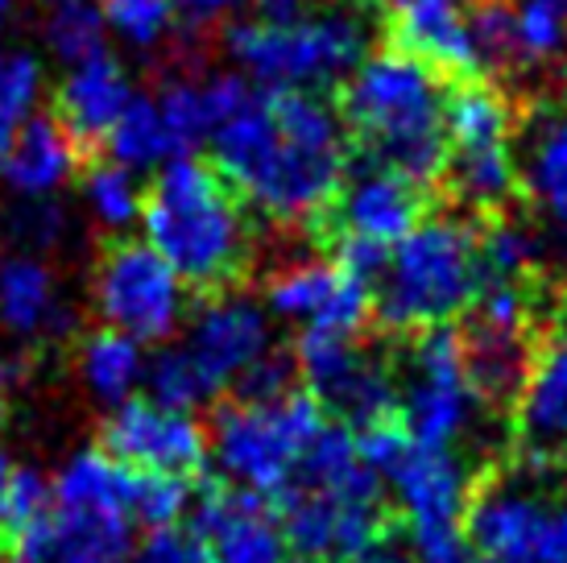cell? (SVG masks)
<instances>
[{
    "label": "cell",
    "mask_w": 567,
    "mask_h": 563,
    "mask_svg": "<svg viewBox=\"0 0 567 563\" xmlns=\"http://www.w3.org/2000/svg\"><path fill=\"white\" fill-rule=\"evenodd\" d=\"M212 162L257 216L311 228L344 183L352 145L331 100L316 92H252L212 129Z\"/></svg>",
    "instance_id": "6da1fadb"
},
{
    "label": "cell",
    "mask_w": 567,
    "mask_h": 563,
    "mask_svg": "<svg viewBox=\"0 0 567 563\" xmlns=\"http://www.w3.org/2000/svg\"><path fill=\"white\" fill-rule=\"evenodd\" d=\"M150 249L195 298L240 290L257 262V216L212 157H174L142 191Z\"/></svg>",
    "instance_id": "7a4b0ae2"
},
{
    "label": "cell",
    "mask_w": 567,
    "mask_h": 563,
    "mask_svg": "<svg viewBox=\"0 0 567 563\" xmlns=\"http://www.w3.org/2000/svg\"><path fill=\"white\" fill-rule=\"evenodd\" d=\"M443 104H447V83L394 47L364 59L336 88V112L344 121L352 154L435 195L447 171Z\"/></svg>",
    "instance_id": "3957f363"
},
{
    "label": "cell",
    "mask_w": 567,
    "mask_h": 563,
    "mask_svg": "<svg viewBox=\"0 0 567 563\" xmlns=\"http://www.w3.org/2000/svg\"><path fill=\"white\" fill-rule=\"evenodd\" d=\"M481 295V219L426 216L398 240L385 278L373 286V319L390 336L447 328L473 311Z\"/></svg>",
    "instance_id": "277c9868"
},
{
    "label": "cell",
    "mask_w": 567,
    "mask_h": 563,
    "mask_svg": "<svg viewBox=\"0 0 567 563\" xmlns=\"http://www.w3.org/2000/svg\"><path fill=\"white\" fill-rule=\"evenodd\" d=\"M50 489V514L0 551V563H125L133 555V472L95 448L75 455Z\"/></svg>",
    "instance_id": "5b68a950"
},
{
    "label": "cell",
    "mask_w": 567,
    "mask_h": 563,
    "mask_svg": "<svg viewBox=\"0 0 567 563\" xmlns=\"http://www.w3.org/2000/svg\"><path fill=\"white\" fill-rule=\"evenodd\" d=\"M447 125V171L440 195L473 219H497L518 191L514 157V109L502 88L488 79L447 83L443 104Z\"/></svg>",
    "instance_id": "8992f818"
},
{
    "label": "cell",
    "mask_w": 567,
    "mask_h": 563,
    "mask_svg": "<svg viewBox=\"0 0 567 563\" xmlns=\"http://www.w3.org/2000/svg\"><path fill=\"white\" fill-rule=\"evenodd\" d=\"M369 33L364 17L352 9H323L319 17L295 25L240 21L224 30V50L245 71V79L266 92H311L328 83H344L364 59Z\"/></svg>",
    "instance_id": "52a82bcc"
},
{
    "label": "cell",
    "mask_w": 567,
    "mask_h": 563,
    "mask_svg": "<svg viewBox=\"0 0 567 563\" xmlns=\"http://www.w3.org/2000/svg\"><path fill=\"white\" fill-rule=\"evenodd\" d=\"M319 431L323 407L307 386H299L278 402H216L207 422V443L240 489L274 501L290 485L307 443Z\"/></svg>",
    "instance_id": "ba28073f"
},
{
    "label": "cell",
    "mask_w": 567,
    "mask_h": 563,
    "mask_svg": "<svg viewBox=\"0 0 567 563\" xmlns=\"http://www.w3.org/2000/svg\"><path fill=\"white\" fill-rule=\"evenodd\" d=\"M92 307L112 331H125L137 345H162L183 324L187 298L158 253L145 240L116 233L95 253Z\"/></svg>",
    "instance_id": "9c48e42d"
},
{
    "label": "cell",
    "mask_w": 567,
    "mask_h": 563,
    "mask_svg": "<svg viewBox=\"0 0 567 563\" xmlns=\"http://www.w3.org/2000/svg\"><path fill=\"white\" fill-rule=\"evenodd\" d=\"M402 422L419 448L452 452L473 414L481 410L468 369H464V345L460 328H431L419 336H402Z\"/></svg>",
    "instance_id": "30bf717a"
},
{
    "label": "cell",
    "mask_w": 567,
    "mask_h": 563,
    "mask_svg": "<svg viewBox=\"0 0 567 563\" xmlns=\"http://www.w3.org/2000/svg\"><path fill=\"white\" fill-rule=\"evenodd\" d=\"M435 191L419 187V183H410L402 174L385 171V166H373V162H364V157L352 154L348 162V174L340 191H336V199L323 216L307 228V236L319 245L336 240V236H364V240H378V245H398V240H406L426 216H431V207H435Z\"/></svg>",
    "instance_id": "8fae6325"
},
{
    "label": "cell",
    "mask_w": 567,
    "mask_h": 563,
    "mask_svg": "<svg viewBox=\"0 0 567 563\" xmlns=\"http://www.w3.org/2000/svg\"><path fill=\"white\" fill-rule=\"evenodd\" d=\"M207 427L150 398H128L100 427V452L121 469L195 481L207 464Z\"/></svg>",
    "instance_id": "7c38bea8"
},
{
    "label": "cell",
    "mask_w": 567,
    "mask_h": 563,
    "mask_svg": "<svg viewBox=\"0 0 567 563\" xmlns=\"http://www.w3.org/2000/svg\"><path fill=\"white\" fill-rule=\"evenodd\" d=\"M514 431L526 460H567V315L538 331L530 373L514 402Z\"/></svg>",
    "instance_id": "4fadbf2b"
},
{
    "label": "cell",
    "mask_w": 567,
    "mask_h": 563,
    "mask_svg": "<svg viewBox=\"0 0 567 563\" xmlns=\"http://www.w3.org/2000/svg\"><path fill=\"white\" fill-rule=\"evenodd\" d=\"M381 21H385V47L419 59L443 83L481 79L468 38V0H394Z\"/></svg>",
    "instance_id": "5bb4252c"
},
{
    "label": "cell",
    "mask_w": 567,
    "mask_h": 563,
    "mask_svg": "<svg viewBox=\"0 0 567 563\" xmlns=\"http://www.w3.org/2000/svg\"><path fill=\"white\" fill-rule=\"evenodd\" d=\"M187 352L199 360V369L216 390H228L252 360L269 352V328L261 307L240 290L216 298H195L190 307Z\"/></svg>",
    "instance_id": "9a60e30c"
},
{
    "label": "cell",
    "mask_w": 567,
    "mask_h": 563,
    "mask_svg": "<svg viewBox=\"0 0 567 563\" xmlns=\"http://www.w3.org/2000/svg\"><path fill=\"white\" fill-rule=\"evenodd\" d=\"M128 100H133V83H128L125 66L112 54H95L59 83L50 116L59 121L66 137L75 141L83 162H95L104 154L112 125L128 109Z\"/></svg>",
    "instance_id": "2e32d148"
},
{
    "label": "cell",
    "mask_w": 567,
    "mask_h": 563,
    "mask_svg": "<svg viewBox=\"0 0 567 563\" xmlns=\"http://www.w3.org/2000/svg\"><path fill=\"white\" fill-rule=\"evenodd\" d=\"M0 328L17 340L47 345H80V315L59 303L54 274L42 257L17 253L0 266Z\"/></svg>",
    "instance_id": "e0dca14e"
},
{
    "label": "cell",
    "mask_w": 567,
    "mask_h": 563,
    "mask_svg": "<svg viewBox=\"0 0 567 563\" xmlns=\"http://www.w3.org/2000/svg\"><path fill=\"white\" fill-rule=\"evenodd\" d=\"M80 150L66 137L54 116H30L17 133L13 150L4 157V187L17 191L21 199H47L50 191H59L80 171Z\"/></svg>",
    "instance_id": "ac0fdd59"
},
{
    "label": "cell",
    "mask_w": 567,
    "mask_h": 563,
    "mask_svg": "<svg viewBox=\"0 0 567 563\" xmlns=\"http://www.w3.org/2000/svg\"><path fill=\"white\" fill-rule=\"evenodd\" d=\"M518 187L543 216L567 228V109H543L530 121L518 162Z\"/></svg>",
    "instance_id": "d6986e66"
},
{
    "label": "cell",
    "mask_w": 567,
    "mask_h": 563,
    "mask_svg": "<svg viewBox=\"0 0 567 563\" xmlns=\"http://www.w3.org/2000/svg\"><path fill=\"white\" fill-rule=\"evenodd\" d=\"M75 360H80L83 386H87L95 402H104V407L128 402L133 386L145 377L142 345L128 340L125 331H112V328H95V331H87V336H80Z\"/></svg>",
    "instance_id": "ffe728a7"
},
{
    "label": "cell",
    "mask_w": 567,
    "mask_h": 563,
    "mask_svg": "<svg viewBox=\"0 0 567 563\" xmlns=\"http://www.w3.org/2000/svg\"><path fill=\"white\" fill-rule=\"evenodd\" d=\"M348 282V274L331 257H307V262H286L266 278V298L269 307L286 319H311L319 324L328 307L336 303L340 286Z\"/></svg>",
    "instance_id": "44dd1931"
},
{
    "label": "cell",
    "mask_w": 567,
    "mask_h": 563,
    "mask_svg": "<svg viewBox=\"0 0 567 563\" xmlns=\"http://www.w3.org/2000/svg\"><path fill=\"white\" fill-rule=\"evenodd\" d=\"M104 154H109V162L125 166V171H150L158 162L178 157L154 95H133L128 100V109L121 112V121L112 125L109 141H104Z\"/></svg>",
    "instance_id": "7402d4cb"
},
{
    "label": "cell",
    "mask_w": 567,
    "mask_h": 563,
    "mask_svg": "<svg viewBox=\"0 0 567 563\" xmlns=\"http://www.w3.org/2000/svg\"><path fill=\"white\" fill-rule=\"evenodd\" d=\"M42 38L71 66L109 54V21L95 0H42Z\"/></svg>",
    "instance_id": "603a6c76"
},
{
    "label": "cell",
    "mask_w": 567,
    "mask_h": 563,
    "mask_svg": "<svg viewBox=\"0 0 567 563\" xmlns=\"http://www.w3.org/2000/svg\"><path fill=\"white\" fill-rule=\"evenodd\" d=\"M145 386H150V402H158L166 410H183V414H190L195 407H204L220 393L199 369V360L187 352V345L158 348L145 365Z\"/></svg>",
    "instance_id": "cb8c5ba5"
},
{
    "label": "cell",
    "mask_w": 567,
    "mask_h": 563,
    "mask_svg": "<svg viewBox=\"0 0 567 563\" xmlns=\"http://www.w3.org/2000/svg\"><path fill=\"white\" fill-rule=\"evenodd\" d=\"M468 38L481 75H509L522 71L518 25L509 0H468Z\"/></svg>",
    "instance_id": "d4e9b609"
},
{
    "label": "cell",
    "mask_w": 567,
    "mask_h": 563,
    "mask_svg": "<svg viewBox=\"0 0 567 563\" xmlns=\"http://www.w3.org/2000/svg\"><path fill=\"white\" fill-rule=\"evenodd\" d=\"M42 88V66L25 50H0V166L13 150L21 125L30 121V109Z\"/></svg>",
    "instance_id": "484cf974"
},
{
    "label": "cell",
    "mask_w": 567,
    "mask_h": 563,
    "mask_svg": "<svg viewBox=\"0 0 567 563\" xmlns=\"http://www.w3.org/2000/svg\"><path fill=\"white\" fill-rule=\"evenodd\" d=\"M83 195L92 212L100 216V224H109L112 236L121 233L125 224H133V216H142V191L133 183V171L116 166L109 157H95L83 171Z\"/></svg>",
    "instance_id": "4316f807"
},
{
    "label": "cell",
    "mask_w": 567,
    "mask_h": 563,
    "mask_svg": "<svg viewBox=\"0 0 567 563\" xmlns=\"http://www.w3.org/2000/svg\"><path fill=\"white\" fill-rule=\"evenodd\" d=\"M514 25H518L522 71L559 63L567 54V13L547 0H514Z\"/></svg>",
    "instance_id": "83f0119b"
},
{
    "label": "cell",
    "mask_w": 567,
    "mask_h": 563,
    "mask_svg": "<svg viewBox=\"0 0 567 563\" xmlns=\"http://www.w3.org/2000/svg\"><path fill=\"white\" fill-rule=\"evenodd\" d=\"M54 489L38 469H13L4 501H0V551L13 547L25 531H33L42 518L50 514Z\"/></svg>",
    "instance_id": "f1b7e54d"
},
{
    "label": "cell",
    "mask_w": 567,
    "mask_h": 563,
    "mask_svg": "<svg viewBox=\"0 0 567 563\" xmlns=\"http://www.w3.org/2000/svg\"><path fill=\"white\" fill-rule=\"evenodd\" d=\"M133 472V469H128ZM190 485L195 481H178V477H154V472H133V489H128V510L150 531L158 526H178V518L190 510Z\"/></svg>",
    "instance_id": "f546056e"
},
{
    "label": "cell",
    "mask_w": 567,
    "mask_h": 563,
    "mask_svg": "<svg viewBox=\"0 0 567 563\" xmlns=\"http://www.w3.org/2000/svg\"><path fill=\"white\" fill-rule=\"evenodd\" d=\"M302 386L299 377V360H295V348H269L252 360L249 369L233 381V398L237 402H278L286 393H295Z\"/></svg>",
    "instance_id": "4dcf8cb0"
},
{
    "label": "cell",
    "mask_w": 567,
    "mask_h": 563,
    "mask_svg": "<svg viewBox=\"0 0 567 563\" xmlns=\"http://www.w3.org/2000/svg\"><path fill=\"white\" fill-rule=\"evenodd\" d=\"M100 13L112 30L133 47H158L162 38L174 30L171 0H100Z\"/></svg>",
    "instance_id": "1f68e13d"
},
{
    "label": "cell",
    "mask_w": 567,
    "mask_h": 563,
    "mask_svg": "<svg viewBox=\"0 0 567 563\" xmlns=\"http://www.w3.org/2000/svg\"><path fill=\"white\" fill-rule=\"evenodd\" d=\"M4 228L13 236L21 253H38L50 249V245H59L66 233V212L63 204H54V199H21L17 207H9V216H4Z\"/></svg>",
    "instance_id": "d6a6232c"
},
{
    "label": "cell",
    "mask_w": 567,
    "mask_h": 563,
    "mask_svg": "<svg viewBox=\"0 0 567 563\" xmlns=\"http://www.w3.org/2000/svg\"><path fill=\"white\" fill-rule=\"evenodd\" d=\"M133 563H212V551L190 526H158L133 551Z\"/></svg>",
    "instance_id": "836d02e7"
},
{
    "label": "cell",
    "mask_w": 567,
    "mask_h": 563,
    "mask_svg": "<svg viewBox=\"0 0 567 563\" xmlns=\"http://www.w3.org/2000/svg\"><path fill=\"white\" fill-rule=\"evenodd\" d=\"M535 563H567V472H559V481H555L551 514H547V526L538 539Z\"/></svg>",
    "instance_id": "e575fe53"
},
{
    "label": "cell",
    "mask_w": 567,
    "mask_h": 563,
    "mask_svg": "<svg viewBox=\"0 0 567 563\" xmlns=\"http://www.w3.org/2000/svg\"><path fill=\"white\" fill-rule=\"evenodd\" d=\"M240 0H171V9L183 21H187V30H204L212 25L216 17H224L228 9H237Z\"/></svg>",
    "instance_id": "d590c367"
},
{
    "label": "cell",
    "mask_w": 567,
    "mask_h": 563,
    "mask_svg": "<svg viewBox=\"0 0 567 563\" xmlns=\"http://www.w3.org/2000/svg\"><path fill=\"white\" fill-rule=\"evenodd\" d=\"M344 563H414V555H410L398 539H390V543L361 551V555H352V560H344Z\"/></svg>",
    "instance_id": "8d00e7d4"
},
{
    "label": "cell",
    "mask_w": 567,
    "mask_h": 563,
    "mask_svg": "<svg viewBox=\"0 0 567 563\" xmlns=\"http://www.w3.org/2000/svg\"><path fill=\"white\" fill-rule=\"evenodd\" d=\"M17 373H21V365L0 357V419H4V410H9V402H13L17 393Z\"/></svg>",
    "instance_id": "74e56055"
},
{
    "label": "cell",
    "mask_w": 567,
    "mask_h": 563,
    "mask_svg": "<svg viewBox=\"0 0 567 563\" xmlns=\"http://www.w3.org/2000/svg\"><path fill=\"white\" fill-rule=\"evenodd\" d=\"M9 477H13V464H9V452L0 448V501H4V489H9Z\"/></svg>",
    "instance_id": "f35d334b"
},
{
    "label": "cell",
    "mask_w": 567,
    "mask_h": 563,
    "mask_svg": "<svg viewBox=\"0 0 567 563\" xmlns=\"http://www.w3.org/2000/svg\"><path fill=\"white\" fill-rule=\"evenodd\" d=\"M9 9H13V0H0V25H4V17H9Z\"/></svg>",
    "instance_id": "ab89813d"
},
{
    "label": "cell",
    "mask_w": 567,
    "mask_h": 563,
    "mask_svg": "<svg viewBox=\"0 0 567 563\" xmlns=\"http://www.w3.org/2000/svg\"><path fill=\"white\" fill-rule=\"evenodd\" d=\"M547 4H555V9H564L567 13V0H547Z\"/></svg>",
    "instance_id": "60d3db41"
}]
</instances>
